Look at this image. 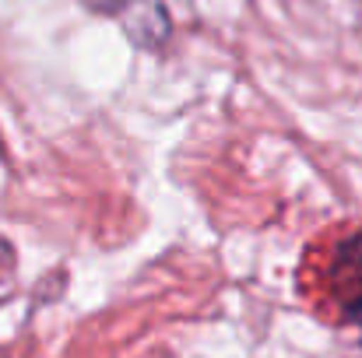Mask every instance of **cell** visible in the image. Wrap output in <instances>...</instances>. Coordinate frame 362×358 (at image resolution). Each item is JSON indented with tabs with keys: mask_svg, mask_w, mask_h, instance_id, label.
<instances>
[{
	"mask_svg": "<svg viewBox=\"0 0 362 358\" xmlns=\"http://www.w3.org/2000/svg\"><path fill=\"white\" fill-rule=\"evenodd\" d=\"M324 288L338 316L362 330V232L338 239L324 263Z\"/></svg>",
	"mask_w": 362,
	"mask_h": 358,
	"instance_id": "6da1fadb",
	"label": "cell"
},
{
	"mask_svg": "<svg viewBox=\"0 0 362 358\" xmlns=\"http://www.w3.org/2000/svg\"><path fill=\"white\" fill-rule=\"evenodd\" d=\"M88 11H99V14H120L130 7V0H81Z\"/></svg>",
	"mask_w": 362,
	"mask_h": 358,
	"instance_id": "7a4b0ae2",
	"label": "cell"
}]
</instances>
